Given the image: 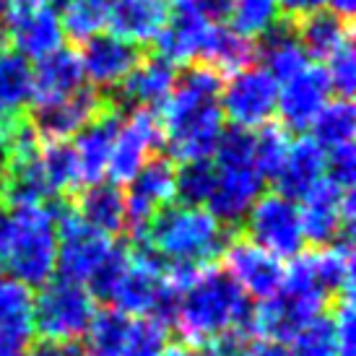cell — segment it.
I'll return each instance as SVG.
<instances>
[{"label": "cell", "instance_id": "7bdbcfd3", "mask_svg": "<svg viewBox=\"0 0 356 356\" xmlns=\"http://www.w3.org/2000/svg\"><path fill=\"white\" fill-rule=\"evenodd\" d=\"M172 3V13L179 16H193L206 24H221L229 19V8L232 0H169Z\"/></svg>", "mask_w": 356, "mask_h": 356}, {"label": "cell", "instance_id": "9a60e30c", "mask_svg": "<svg viewBox=\"0 0 356 356\" xmlns=\"http://www.w3.org/2000/svg\"><path fill=\"white\" fill-rule=\"evenodd\" d=\"M263 182L266 179L260 177L255 164H216V185L206 211L221 227H234L245 221L252 203L260 198Z\"/></svg>", "mask_w": 356, "mask_h": 356}, {"label": "cell", "instance_id": "9c48e42d", "mask_svg": "<svg viewBox=\"0 0 356 356\" xmlns=\"http://www.w3.org/2000/svg\"><path fill=\"white\" fill-rule=\"evenodd\" d=\"M218 107L232 122V128H263L276 115L278 83L260 65H250L229 76L227 83H221Z\"/></svg>", "mask_w": 356, "mask_h": 356}, {"label": "cell", "instance_id": "1f68e13d", "mask_svg": "<svg viewBox=\"0 0 356 356\" xmlns=\"http://www.w3.org/2000/svg\"><path fill=\"white\" fill-rule=\"evenodd\" d=\"M130 317L115 307L99 309L91 320L86 336L81 338V356H122L125 336H128Z\"/></svg>", "mask_w": 356, "mask_h": 356}, {"label": "cell", "instance_id": "ee69618b", "mask_svg": "<svg viewBox=\"0 0 356 356\" xmlns=\"http://www.w3.org/2000/svg\"><path fill=\"white\" fill-rule=\"evenodd\" d=\"M325 0H278V8L286 13L289 19H305L315 10H323Z\"/></svg>", "mask_w": 356, "mask_h": 356}, {"label": "cell", "instance_id": "ac0fdd59", "mask_svg": "<svg viewBox=\"0 0 356 356\" xmlns=\"http://www.w3.org/2000/svg\"><path fill=\"white\" fill-rule=\"evenodd\" d=\"M81 68L83 76L99 89H118L128 79L133 68L140 63L138 44L120 40L115 34H97L83 42L81 50Z\"/></svg>", "mask_w": 356, "mask_h": 356}, {"label": "cell", "instance_id": "44dd1931", "mask_svg": "<svg viewBox=\"0 0 356 356\" xmlns=\"http://www.w3.org/2000/svg\"><path fill=\"white\" fill-rule=\"evenodd\" d=\"M320 179H325V149L312 138L291 140L286 159L273 179L276 193L289 200L305 198Z\"/></svg>", "mask_w": 356, "mask_h": 356}, {"label": "cell", "instance_id": "83f0119b", "mask_svg": "<svg viewBox=\"0 0 356 356\" xmlns=\"http://www.w3.org/2000/svg\"><path fill=\"white\" fill-rule=\"evenodd\" d=\"M34 94V68L10 47L0 50V122L24 118Z\"/></svg>", "mask_w": 356, "mask_h": 356}, {"label": "cell", "instance_id": "7c38bea8", "mask_svg": "<svg viewBox=\"0 0 356 356\" xmlns=\"http://www.w3.org/2000/svg\"><path fill=\"white\" fill-rule=\"evenodd\" d=\"M161 146H164V136H161L159 115L149 107H136L125 118V122H120L107 175L115 185L130 182Z\"/></svg>", "mask_w": 356, "mask_h": 356}, {"label": "cell", "instance_id": "4316f807", "mask_svg": "<svg viewBox=\"0 0 356 356\" xmlns=\"http://www.w3.org/2000/svg\"><path fill=\"white\" fill-rule=\"evenodd\" d=\"M216 24H206L193 16L172 13L169 24L161 29L156 40L159 58H164L172 65H198L203 60L208 34Z\"/></svg>", "mask_w": 356, "mask_h": 356}, {"label": "cell", "instance_id": "74e56055", "mask_svg": "<svg viewBox=\"0 0 356 356\" xmlns=\"http://www.w3.org/2000/svg\"><path fill=\"white\" fill-rule=\"evenodd\" d=\"M289 356H338L333 317L320 315L289 341Z\"/></svg>", "mask_w": 356, "mask_h": 356}, {"label": "cell", "instance_id": "8fae6325", "mask_svg": "<svg viewBox=\"0 0 356 356\" xmlns=\"http://www.w3.org/2000/svg\"><path fill=\"white\" fill-rule=\"evenodd\" d=\"M305 242L315 248H327L341 239H351L354 229V193L320 179L302 198L299 208Z\"/></svg>", "mask_w": 356, "mask_h": 356}, {"label": "cell", "instance_id": "30bf717a", "mask_svg": "<svg viewBox=\"0 0 356 356\" xmlns=\"http://www.w3.org/2000/svg\"><path fill=\"white\" fill-rule=\"evenodd\" d=\"M55 229H58L55 273L58 278L73 284H86L94 268L104 260L115 242L94 232L89 224H83L70 206H55Z\"/></svg>", "mask_w": 356, "mask_h": 356}, {"label": "cell", "instance_id": "d6986e66", "mask_svg": "<svg viewBox=\"0 0 356 356\" xmlns=\"http://www.w3.org/2000/svg\"><path fill=\"white\" fill-rule=\"evenodd\" d=\"M118 128H120V107H115L109 102L107 107L102 109L99 115L76 136V143H70L73 151H76V161H79L81 188L104 179Z\"/></svg>", "mask_w": 356, "mask_h": 356}, {"label": "cell", "instance_id": "ba28073f", "mask_svg": "<svg viewBox=\"0 0 356 356\" xmlns=\"http://www.w3.org/2000/svg\"><path fill=\"white\" fill-rule=\"evenodd\" d=\"M245 232L252 245L278 260H294L305 250L299 206L278 193H268L252 203L245 216Z\"/></svg>", "mask_w": 356, "mask_h": 356}, {"label": "cell", "instance_id": "f35d334b", "mask_svg": "<svg viewBox=\"0 0 356 356\" xmlns=\"http://www.w3.org/2000/svg\"><path fill=\"white\" fill-rule=\"evenodd\" d=\"M169 343V327L154 317H130L122 356H159Z\"/></svg>", "mask_w": 356, "mask_h": 356}, {"label": "cell", "instance_id": "f546056e", "mask_svg": "<svg viewBox=\"0 0 356 356\" xmlns=\"http://www.w3.org/2000/svg\"><path fill=\"white\" fill-rule=\"evenodd\" d=\"M255 58H257L255 42L242 37L239 31L224 26V24H216L211 29V34H208L200 65H208V68H213L216 73L234 76L239 70L250 68L255 63Z\"/></svg>", "mask_w": 356, "mask_h": 356}, {"label": "cell", "instance_id": "836d02e7", "mask_svg": "<svg viewBox=\"0 0 356 356\" xmlns=\"http://www.w3.org/2000/svg\"><path fill=\"white\" fill-rule=\"evenodd\" d=\"M213 185H216V164L211 159L190 161L182 164L175 175V198H179L182 206L206 208Z\"/></svg>", "mask_w": 356, "mask_h": 356}, {"label": "cell", "instance_id": "7dc6e473", "mask_svg": "<svg viewBox=\"0 0 356 356\" xmlns=\"http://www.w3.org/2000/svg\"><path fill=\"white\" fill-rule=\"evenodd\" d=\"M13 208L8 203H3L0 200V260L6 255V250L10 245V237H13Z\"/></svg>", "mask_w": 356, "mask_h": 356}, {"label": "cell", "instance_id": "3957f363", "mask_svg": "<svg viewBox=\"0 0 356 356\" xmlns=\"http://www.w3.org/2000/svg\"><path fill=\"white\" fill-rule=\"evenodd\" d=\"M175 325L190 346H208L229 330L252 338L255 307L227 270L208 266L179 291Z\"/></svg>", "mask_w": 356, "mask_h": 356}, {"label": "cell", "instance_id": "cb8c5ba5", "mask_svg": "<svg viewBox=\"0 0 356 356\" xmlns=\"http://www.w3.org/2000/svg\"><path fill=\"white\" fill-rule=\"evenodd\" d=\"M76 216L104 237H118L125 232V193L115 182H94L79 190L73 203Z\"/></svg>", "mask_w": 356, "mask_h": 356}, {"label": "cell", "instance_id": "277c9868", "mask_svg": "<svg viewBox=\"0 0 356 356\" xmlns=\"http://www.w3.org/2000/svg\"><path fill=\"white\" fill-rule=\"evenodd\" d=\"M330 297L320 286L307 252H299L284 273L278 294L255 307V336L263 341L289 343L299 330L323 315Z\"/></svg>", "mask_w": 356, "mask_h": 356}, {"label": "cell", "instance_id": "60d3db41", "mask_svg": "<svg viewBox=\"0 0 356 356\" xmlns=\"http://www.w3.org/2000/svg\"><path fill=\"white\" fill-rule=\"evenodd\" d=\"M325 179L341 190H351L356 179V151L354 143L325 151Z\"/></svg>", "mask_w": 356, "mask_h": 356}, {"label": "cell", "instance_id": "8992f818", "mask_svg": "<svg viewBox=\"0 0 356 356\" xmlns=\"http://www.w3.org/2000/svg\"><path fill=\"white\" fill-rule=\"evenodd\" d=\"M34 333L50 343H79L97 315V302L83 284L52 278L34 297Z\"/></svg>", "mask_w": 356, "mask_h": 356}, {"label": "cell", "instance_id": "52a82bcc", "mask_svg": "<svg viewBox=\"0 0 356 356\" xmlns=\"http://www.w3.org/2000/svg\"><path fill=\"white\" fill-rule=\"evenodd\" d=\"M0 26L6 42L26 60H42L65 47L60 13L50 0H3Z\"/></svg>", "mask_w": 356, "mask_h": 356}, {"label": "cell", "instance_id": "5b68a950", "mask_svg": "<svg viewBox=\"0 0 356 356\" xmlns=\"http://www.w3.org/2000/svg\"><path fill=\"white\" fill-rule=\"evenodd\" d=\"M13 218H16L13 237L0 266L8 278L29 289H40L55 278V257H58L55 206L50 203L16 206Z\"/></svg>", "mask_w": 356, "mask_h": 356}, {"label": "cell", "instance_id": "f5cc1de1", "mask_svg": "<svg viewBox=\"0 0 356 356\" xmlns=\"http://www.w3.org/2000/svg\"><path fill=\"white\" fill-rule=\"evenodd\" d=\"M0 8H3V0H0Z\"/></svg>", "mask_w": 356, "mask_h": 356}, {"label": "cell", "instance_id": "d6a6232c", "mask_svg": "<svg viewBox=\"0 0 356 356\" xmlns=\"http://www.w3.org/2000/svg\"><path fill=\"white\" fill-rule=\"evenodd\" d=\"M312 140L323 149H336L354 143V128H356V112L354 102L338 97L336 102H327L325 107L317 112L312 120Z\"/></svg>", "mask_w": 356, "mask_h": 356}, {"label": "cell", "instance_id": "e0dca14e", "mask_svg": "<svg viewBox=\"0 0 356 356\" xmlns=\"http://www.w3.org/2000/svg\"><path fill=\"white\" fill-rule=\"evenodd\" d=\"M330 81L325 68L320 65H307L294 79L284 81L278 86V107L281 115V128L284 130H305L312 125L317 112L330 102Z\"/></svg>", "mask_w": 356, "mask_h": 356}, {"label": "cell", "instance_id": "bcb514c9", "mask_svg": "<svg viewBox=\"0 0 356 356\" xmlns=\"http://www.w3.org/2000/svg\"><path fill=\"white\" fill-rule=\"evenodd\" d=\"M31 356H81L79 343H50V341H40Z\"/></svg>", "mask_w": 356, "mask_h": 356}, {"label": "cell", "instance_id": "d590c367", "mask_svg": "<svg viewBox=\"0 0 356 356\" xmlns=\"http://www.w3.org/2000/svg\"><path fill=\"white\" fill-rule=\"evenodd\" d=\"M289 133L276 122H268L255 133V151H252V161H255V169L260 172L263 179H276L278 169L284 164L289 151Z\"/></svg>", "mask_w": 356, "mask_h": 356}, {"label": "cell", "instance_id": "6da1fadb", "mask_svg": "<svg viewBox=\"0 0 356 356\" xmlns=\"http://www.w3.org/2000/svg\"><path fill=\"white\" fill-rule=\"evenodd\" d=\"M221 73L208 65H190L177 76L175 89L161 104V136L172 159L182 164L206 161L216 154L224 133V115L218 107Z\"/></svg>", "mask_w": 356, "mask_h": 356}, {"label": "cell", "instance_id": "ab89813d", "mask_svg": "<svg viewBox=\"0 0 356 356\" xmlns=\"http://www.w3.org/2000/svg\"><path fill=\"white\" fill-rule=\"evenodd\" d=\"M325 73H327V81H330V89L336 91L338 97L351 99L354 86H356V55H354L351 42L343 44L341 50L333 52V55L327 58Z\"/></svg>", "mask_w": 356, "mask_h": 356}, {"label": "cell", "instance_id": "4dcf8cb0", "mask_svg": "<svg viewBox=\"0 0 356 356\" xmlns=\"http://www.w3.org/2000/svg\"><path fill=\"white\" fill-rule=\"evenodd\" d=\"M42 175L52 198H65L81 188L79 161L68 140H47L40 146Z\"/></svg>", "mask_w": 356, "mask_h": 356}, {"label": "cell", "instance_id": "5bb4252c", "mask_svg": "<svg viewBox=\"0 0 356 356\" xmlns=\"http://www.w3.org/2000/svg\"><path fill=\"white\" fill-rule=\"evenodd\" d=\"M221 257H224V270L250 299L268 302L276 297L284 284V273H286L284 260L260 250L245 237L229 239L221 250Z\"/></svg>", "mask_w": 356, "mask_h": 356}, {"label": "cell", "instance_id": "c3c4849f", "mask_svg": "<svg viewBox=\"0 0 356 356\" xmlns=\"http://www.w3.org/2000/svg\"><path fill=\"white\" fill-rule=\"evenodd\" d=\"M325 3L330 6V10H333L336 16L351 21V16H354V8H356V0H325Z\"/></svg>", "mask_w": 356, "mask_h": 356}, {"label": "cell", "instance_id": "f907efd6", "mask_svg": "<svg viewBox=\"0 0 356 356\" xmlns=\"http://www.w3.org/2000/svg\"><path fill=\"white\" fill-rule=\"evenodd\" d=\"M3 177H6V149L0 146V190H3Z\"/></svg>", "mask_w": 356, "mask_h": 356}, {"label": "cell", "instance_id": "4fadbf2b", "mask_svg": "<svg viewBox=\"0 0 356 356\" xmlns=\"http://www.w3.org/2000/svg\"><path fill=\"white\" fill-rule=\"evenodd\" d=\"M175 175L177 169L169 159L154 156L143 169L128 182L125 193V229L130 237L138 239L149 229L161 208L172 206L175 200Z\"/></svg>", "mask_w": 356, "mask_h": 356}, {"label": "cell", "instance_id": "681fc988", "mask_svg": "<svg viewBox=\"0 0 356 356\" xmlns=\"http://www.w3.org/2000/svg\"><path fill=\"white\" fill-rule=\"evenodd\" d=\"M159 356H200L190 343H167L159 351Z\"/></svg>", "mask_w": 356, "mask_h": 356}, {"label": "cell", "instance_id": "f1b7e54d", "mask_svg": "<svg viewBox=\"0 0 356 356\" xmlns=\"http://www.w3.org/2000/svg\"><path fill=\"white\" fill-rule=\"evenodd\" d=\"M297 37L299 44L305 47L307 58L327 60L333 52H338L343 44L351 42V26L346 19L336 16L333 10H315L305 19H299Z\"/></svg>", "mask_w": 356, "mask_h": 356}, {"label": "cell", "instance_id": "e575fe53", "mask_svg": "<svg viewBox=\"0 0 356 356\" xmlns=\"http://www.w3.org/2000/svg\"><path fill=\"white\" fill-rule=\"evenodd\" d=\"M278 13H281L278 0H232L229 19L232 29L248 40H255L266 34L273 24H278Z\"/></svg>", "mask_w": 356, "mask_h": 356}, {"label": "cell", "instance_id": "f6af8a7d", "mask_svg": "<svg viewBox=\"0 0 356 356\" xmlns=\"http://www.w3.org/2000/svg\"><path fill=\"white\" fill-rule=\"evenodd\" d=\"M239 356H289L286 346L284 343H276V341H250L248 346L242 348Z\"/></svg>", "mask_w": 356, "mask_h": 356}, {"label": "cell", "instance_id": "484cf974", "mask_svg": "<svg viewBox=\"0 0 356 356\" xmlns=\"http://www.w3.org/2000/svg\"><path fill=\"white\" fill-rule=\"evenodd\" d=\"M257 58L263 60L260 68L268 70L276 83L294 79L309 65L305 47L299 44L297 29L291 24H273L266 34H260V44H255Z\"/></svg>", "mask_w": 356, "mask_h": 356}, {"label": "cell", "instance_id": "8d00e7d4", "mask_svg": "<svg viewBox=\"0 0 356 356\" xmlns=\"http://www.w3.org/2000/svg\"><path fill=\"white\" fill-rule=\"evenodd\" d=\"M130 266V248L125 245H112L99 266L94 268L89 281L83 284L94 302H112V294L118 289L120 278L125 276Z\"/></svg>", "mask_w": 356, "mask_h": 356}, {"label": "cell", "instance_id": "2e32d148", "mask_svg": "<svg viewBox=\"0 0 356 356\" xmlns=\"http://www.w3.org/2000/svg\"><path fill=\"white\" fill-rule=\"evenodd\" d=\"M107 104L109 102L102 99L94 89L81 86L76 94H70L65 99L50 102V104H37L31 130L44 143L47 140H68L73 136H79L81 130L86 128Z\"/></svg>", "mask_w": 356, "mask_h": 356}, {"label": "cell", "instance_id": "7402d4cb", "mask_svg": "<svg viewBox=\"0 0 356 356\" xmlns=\"http://www.w3.org/2000/svg\"><path fill=\"white\" fill-rule=\"evenodd\" d=\"M177 81V68L164 58H140V63L133 68L128 79L118 86L115 107L120 104H133V107H156L164 104Z\"/></svg>", "mask_w": 356, "mask_h": 356}, {"label": "cell", "instance_id": "ffe728a7", "mask_svg": "<svg viewBox=\"0 0 356 356\" xmlns=\"http://www.w3.org/2000/svg\"><path fill=\"white\" fill-rule=\"evenodd\" d=\"M172 19L169 0H112L107 10L109 34L133 44L154 42Z\"/></svg>", "mask_w": 356, "mask_h": 356}, {"label": "cell", "instance_id": "7a4b0ae2", "mask_svg": "<svg viewBox=\"0 0 356 356\" xmlns=\"http://www.w3.org/2000/svg\"><path fill=\"white\" fill-rule=\"evenodd\" d=\"M227 242V227H221L206 208L195 206L161 208L143 237L136 239V245H146L164 263L167 278L179 289L211 266Z\"/></svg>", "mask_w": 356, "mask_h": 356}, {"label": "cell", "instance_id": "b9f144b4", "mask_svg": "<svg viewBox=\"0 0 356 356\" xmlns=\"http://www.w3.org/2000/svg\"><path fill=\"white\" fill-rule=\"evenodd\" d=\"M333 330H336V348L338 356H354L356 354V325H354V302L351 294L336 299L333 309Z\"/></svg>", "mask_w": 356, "mask_h": 356}, {"label": "cell", "instance_id": "d4e9b609", "mask_svg": "<svg viewBox=\"0 0 356 356\" xmlns=\"http://www.w3.org/2000/svg\"><path fill=\"white\" fill-rule=\"evenodd\" d=\"M83 81H86V76L81 68L79 52L60 47L47 58L37 60L31 102L34 104H50V102L65 99L83 86Z\"/></svg>", "mask_w": 356, "mask_h": 356}, {"label": "cell", "instance_id": "816d5d0a", "mask_svg": "<svg viewBox=\"0 0 356 356\" xmlns=\"http://www.w3.org/2000/svg\"><path fill=\"white\" fill-rule=\"evenodd\" d=\"M200 356H216V354H211V351H208V348H206V354H200Z\"/></svg>", "mask_w": 356, "mask_h": 356}, {"label": "cell", "instance_id": "603a6c76", "mask_svg": "<svg viewBox=\"0 0 356 356\" xmlns=\"http://www.w3.org/2000/svg\"><path fill=\"white\" fill-rule=\"evenodd\" d=\"M34 294L29 286L3 273L0 278V348L26 351L34 338Z\"/></svg>", "mask_w": 356, "mask_h": 356}]
</instances>
